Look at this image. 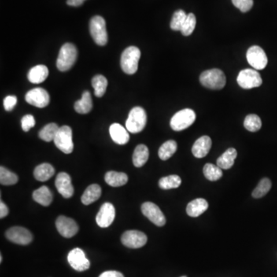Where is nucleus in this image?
<instances>
[{"instance_id": "obj_1", "label": "nucleus", "mask_w": 277, "mask_h": 277, "mask_svg": "<svg viewBox=\"0 0 277 277\" xmlns=\"http://www.w3.org/2000/svg\"><path fill=\"white\" fill-rule=\"evenodd\" d=\"M200 83L210 90H222L226 86V79L224 72L219 69H212L204 71L200 76Z\"/></svg>"}, {"instance_id": "obj_10", "label": "nucleus", "mask_w": 277, "mask_h": 277, "mask_svg": "<svg viewBox=\"0 0 277 277\" xmlns=\"http://www.w3.org/2000/svg\"><path fill=\"white\" fill-rule=\"evenodd\" d=\"M121 242L127 247L138 249L146 245L147 242V237L142 232L128 230L122 235Z\"/></svg>"}, {"instance_id": "obj_31", "label": "nucleus", "mask_w": 277, "mask_h": 277, "mask_svg": "<svg viewBox=\"0 0 277 277\" xmlns=\"http://www.w3.org/2000/svg\"><path fill=\"white\" fill-rule=\"evenodd\" d=\"M59 129L60 128L56 123H49L39 132V137L45 142H51L54 140Z\"/></svg>"}, {"instance_id": "obj_8", "label": "nucleus", "mask_w": 277, "mask_h": 277, "mask_svg": "<svg viewBox=\"0 0 277 277\" xmlns=\"http://www.w3.org/2000/svg\"><path fill=\"white\" fill-rule=\"evenodd\" d=\"M237 83L242 89L249 90L261 86L263 79L260 74L256 69H245L239 73Z\"/></svg>"}, {"instance_id": "obj_15", "label": "nucleus", "mask_w": 277, "mask_h": 277, "mask_svg": "<svg viewBox=\"0 0 277 277\" xmlns=\"http://www.w3.org/2000/svg\"><path fill=\"white\" fill-rule=\"evenodd\" d=\"M56 226L59 233L65 238H71L79 231V226L75 220L65 216H60L57 218Z\"/></svg>"}, {"instance_id": "obj_44", "label": "nucleus", "mask_w": 277, "mask_h": 277, "mask_svg": "<svg viewBox=\"0 0 277 277\" xmlns=\"http://www.w3.org/2000/svg\"><path fill=\"white\" fill-rule=\"evenodd\" d=\"M86 0H67V4L70 6H79L82 5Z\"/></svg>"}, {"instance_id": "obj_45", "label": "nucleus", "mask_w": 277, "mask_h": 277, "mask_svg": "<svg viewBox=\"0 0 277 277\" xmlns=\"http://www.w3.org/2000/svg\"><path fill=\"white\" fill-rule=\"evenodd\" d=\"M2 255H1V257H0V262L2 263Z\"/></svg>"}, {"instance_id": "obj_40", "label": "nucleus", "mask_w": 277, "mask_h": 277, "mask_svg": "<svg viewBox=\"0 0 277 277\" xmlns=\"http://www.w3.org/2000/svg\"><path fill=\"white\" fill-rule=\"evenodd\" d=\"M35 118L32 115H26L23 116L21 120L22 129L23 131H30V129L35 127Z\"/></svg>"}, {"instance_id": "obj_2", "label": "nucleus", "mask_w": 277, "mask_h": 277, "mask_svg": "<svg viewBox=\"0 0 277 277\" xmlns=\"http://www.w3.org/2000/svg\"><path fill=\"white\" fill-rule=\"evenodd\" d=\"M77 59V49L73 44H64L60 49L58 58L56 61V67L61 72H66L70 69Z\"/></svg>"}, {"instance_id": "obj_19", "label": "nucleus", "mask_w": 277, "mask_h": 277, "mask_svg": "<svg viewBox=\"0 0 277 277\" xmlns=\"http://www.w3.org/2000/svg\"><path fill=\"white\" fill-rule=\"evenodd\" d=\"M109 134L112 140L119 145H125L130 140L128 130L119 123H113L109 127Z\"/></svg>"}, {"instance_id": "obj_22", "label": "nucleus", "mask_w": 277, "mask_h": 277, "mask_svg": "<svg viewBox=\"0 0 277 277\" xmlns=\"http://www.w3.org/2000/svg\"><path fill=\"white\" fill-rule=\"evenodd\" d=\"M33 198L35 202L44 206L48 207L53 202V197L51 191L47 186H41L37 189L33 193Z\"/></svg>"}, {"instance_id": "obj_21", "label": "nucleus", "mask_w": 277, "mask_h": 277, "mask_svg": "<svg viewBox=\"0 0 277 277\" xmlns=\"http://www.w3.org/2000/svg\"><path fill=\"white\" fill-rule=\"evenodd\" d=\"M48 75H49V69L47 67L44 65H38L33 67L29 71L27 77L30 83L39 84L46 80Z\"/></svg>"}, {"instance_id": "obj_12", "label": "nucleus", "mask_w": 277, "mask_h": 277, "mask_svg": "<svg viewBox=\"0 0 277 277\" xmlns=\"http://www.w3.org/2000/svg\"><path fill=\"white\" fill-rule=\"evenodd\" d=\"M141 210L144 216L147 217L152 223L157 226H163L166 224V217L160 207L153 203H144L141 207Z\"/></svg>"}, {"instance_id": "obj_11", "label": "nucleus", "mask_w": 277, "mask_h": 277, "mask_svg": "<svg viewBox=\"0 0 277 277\" xmlns=\"http://www.w3.org/2000/svg\"><path fill=\"white\" fill-rule=\"evenodd\" d=\"M5 237L11 242L19 245H28L32 242V234L30 230L22 226H13L5 232Z\"/></svg>"}, {"instance_id": "obj_23", "label": "nucleus", "mask_w": 277, "mask_h": 277, "mask_svg": "<svg viewBox=\"0 0 277 277\" xmlns=\"http://www.w3.org/2000/svg\"><path fill=\"white\" fill-rule=\"evenodd\" d=\"M102 194L101 187L98 184H92L86 188L83 193L81 201L84 205H90L100 199Z\"/></svg>"}, {"instance_id": "obj_43", "label": "nucleus", "mask_w": 277, "mask_h": 277, "mask_svg": "<svg viewBox=\"0 0 277 277\" xmlns=\"http://www.w3.org/2000/svg\"><path fill=\"white\" fill-rule=\"evenodd\" d=\"M8 213H9V208L2 201H1L0 203V218L2 219V218L5 217L7 216Z\"/></svg>"}, {"instance_id": "obj_35", "label": "nucleus", "mask_w": 277, "mask_h": 277, "mask_svg": "<svg viewBox=\"0 0 277 277\" xmlns=\"http://www.w3.org/2000/svg\"><path fill=\"white\" fill-rule=\"evenodd\" d=\"M19 180V177L14 173L11 172L10 171L5 168V167H0V183L4 186H12L16 184Z\"/></svg>"}, {"instance_id": "obj_18", "label": "nucleus", "mask_w": 277, "mask_h": 277, "mask_svg": "<svg viewBox=\"0 0 277 277\" xmlns=\"http://www.w3.org/2000/svg\"><path fill=\"white\" fill-rule=\"evenodd\" d=\"M212 146V140L208 136H204L199 138L193 144L192 153L197 158H204L209 153Z\"/></svg>"}, {"instance_id": "obj_33", "label": "nucleus", "mask_w": 277, "mask_h": 277, "mask_svg": "<svg viewBox=\"0 0 277 277\" xmlns=\"http://www.w3.org/2000/svg\"><path fill=\"white\" fill-rule=\"evenodd\" d=\"M204 174L210 181L219 180L223 176L222 169L212 163H207L204 167Z\"/></svg>"}, {"instance_id": "obj_36", "label": "nucleus", "mask_w": 277, "mask_h": 277, "mask_svg": "<svg viewBox=\"0 0 277 277\" xmlns=\"http://www.w3.org/2000/svg\"><path fill=\"white\" fill-rule=\"evenodd\" d=\"M244 127L248 131L257 132L261 129L262 121L260 118L257 115L250 114L248 115L244 120Z\"/></svg>"}, {"instance_id": "obj_41", "label": "nucleus", "mask_w": 277, "mask_h": 277, "mask_svg": "<svg viewBox=\"0 0 277 277\" xmlns=\"http://www.w3.org/2000/svg\"><path fill=\"white\" fill-rule=\"evenodd\" d=\"M17 98L15 96H8L3 101L4 108L6 111H12L16 106Z\"/></svg>"}, {"instance_id": "obj_38", "label": "nucleus", "mask_w": 277, "mask_h": 277, "mask_svg": "<svg viewBox=\"0 0 277 277\" xmlns=\"http://www.w3.org/2000/svg\"><path fill=\"white\" fill-rule=\"evenodd\" d=\"M197 24V19L193 13H189L186 17V21L181 29L180 32L185 36H189L193 34L196 28Z\"/></svg>"}, {"instance_id": "obj_34", "label": "nucleus", "mask_w": 277, "mask_h": 277, "mask_svg": "<svg viewBox=\"0 0 277 277\" xmlns=\"http://www.w3.org/2000/svg\"><path fill=\"white\" fill-rule=\"evenodd\" d=\"M271 186H272L271 181L268 178H263L258 183L257 186L255 188L254 190L252 193V196H253V198H262L268 193V192L271 189Z\"/></svg>"}, {"instance_id": "obj_6", "label": "nucleus", "mask_w": 277, "mask_h": 277, "mask_svg": "<svg viewBox=\"0 0 277 277\" xmlns=\"http://www.w3.org/2000/svg\"><path fill=\"white\" fill-rule=\"evenodd\" d=\"M196 113L191 109H184L176 112L171 120V127L174 131H182L190 127L196 120Z\"/></svg>"}, {"instance_id": "obj_17", "label": "nucleus", "mask_w": 277, "mask_h": 277, "mask_svg": "<svg viewBox=\"0 0 277 277\" xmlns=\"http://www.w3.org/2000/svg\"><path fill=\"white\" fill-rule=\"evenodd\" d=\"M56 189L64 198H70L74 194V188L72 184L70 175L67 173L62 172L56 176L55 181Z\"/></svg>"}, {"instance_id": "obj_26", "label": "nucleus", "mask_w": 277, "mask_h": 277, "mask_svg": "<svg viewBox=\"0 0 277 277\" xmlns=\"http://www.w3.org/2000/svg\"><path fill=\"white\" fill-rule=\"evenodd\" d=\"M55 169L49 163H42L37 166L34 170V175L35 179L41 182L49 180L54 175Z\"/></svg>"}, {"instance_id": "obj_25", "label": "nucleus", "mask_w": 277, "mask_h": 277, "mask_svg": "<svg viewBox=\"0 0 277 277\" xmlns=\"http://www.w3.org/2000/svg\"><path fill=\"white\" fill-rule=\"evenodd\" d=\"M105 181L109 186L119 187L127 184L128 182V175L124 173L109 171L105 174Z\"/></svg>"}, {"instance_id": "obj_29", "label": "nucleus", "mask_w": 277, "mask_h": 277, "mask_svg": "<svg viewBox=\"0 0 277 277\" xmlns=\"http://www.w3.org/2000/svg\"><path fill=\"white\" fill-rule=\"evenodd\" d=\"M92 86L94 89V94L96 97H102L106 91L108 81L103 75H97L92 79Z\"/></svg>"}, {"instance_id": "obj_7", "label": "nucleus", "mask_w": 277, "mask_h": 277, "mask_svg": "<svg viewBox=\"0 0 277 277\" xmlns=\"http://www.w3.org/2000/svg\"><path fill=\"white\" fill-rule=\"evenodd\" d=\"M53 141L56 147L66 154H69L73 151L72 129L68 126L60 127Z\"/></svg>"}, {"instance_id": "obj_16", "label": "nucleus", "mask_w": 277, "mask_h": 277, "mask_svg": "<svg viewBox=\"0 0 277 277\" xmlns=\"http://www.w3.org/2000/svg\"><path fill=\"white\" fill-rule=\"evenodd\" d=\"M116 210L114 206L110 203H105L97 213L96 220L97 224L102 228L109 227L114 221Z\"/></svg>"}, {"instance_id": "obj_27", "label": "nucleus", "mask_w": 277, "mask_h": 277, "mask_svg": "<svg viewBox=\"0 0 277 277\" xmlns=\"http://www.w3.org/2000/svg\"><path fill=\"white\" fill-rule=\"evenodd\" d=\"M237 156V151L234 148H230L218 158L216 163L219 168L229 170L234 166Z\"/></svg>"}, {"instance_id": "obj_9", "label": "nucleus", "mask_w": 277, "mask_h": 277, "mask_svg": "<svg viewBox=\"0 0 277 277\" xmlns=\"http://www.w3.org/2000/svg\"><path fill=\"white\" fill-rule=\"evenodd\" d=\"M246 59L251 67L256 70H262L267 67L268 60L265 52L258 46H251L246 53Z\"/></svg>"}, {"instance_id": "obj_20", "label": "nucleus", "mask_w": 277, "mask_h": 277, "mask_svg": "<svg viewBox=\"0 0 277 277\" xmlns=\"http://www.w3.org/2000/svg\"><path fill=\"white\" fill-rule=\"evenodd\" d=\"M209 204L205 199L198 198L188 204L186 213L191 217H198L208 209Z\"/></svg>"}, {"instance_id": "obj_42", "label": "nucleus", "mask_w": 277, "mask_h": 277, "mask_svg": "<svg viewBox=\"0 0 277 277\" xmlns=\"http://www.w3.org/2000/svg\"><path fill=\"white\" fill-rule=\"evenodd\" d=\"M99 277H124V276L118 271L110 270V271H105V272L103 273Z\"/></svg>"}, {"instance_id": "obj_5", "label": "nucleus", "mask_w": 277, "mask_h": 277, "mask_svg": "<svg viewBox=\"0 0 277 277\" xmlns=\"http://www.w3.org/2000/svg\"><path fill=\"white\" fill-rule=\"evenodd\" d=\"M90 31L93 40L99 46H105L108 42L105 21L102 16H93L90 20Z\"/></svg>"}, {"instance_id": "obj_14", "label": "nucleus", "mask_w": 277, "mask_h": 277, "mask_svg": "<svg viewBox=\"0 0 277 277\" xmlns=\"http://www.w3.org/2000/svg\"><path fill=\"white\" fill-rule=\"evenodd\" d=\"M69 265L79 272H83L90 267V260H88L84 252L79 248H75L68 255Z\"/></svg>"}, {"instance_id": "obj_3", "label": "nucleus", "mask_w": 277, "mask_h": 277, "mask_svg": "<svg viewBox=\"0 0 277 277\" xmlns=\"http://www.w3.org/2000/svg\"><path fill=\"white\" fill-rule=\"evenodd\" d=\"M140 56V50L136 46H130L125 49L122 53L121 60H120V64L123 72L129 75L136 73L138 69V64Z\"/></svg>"}, {"instance_id": "obj_46", "label": "nucleus", "mask_w": 277, "mask_h": 277, "mask_svg": "<svg viewBox=\"0 0 277 277\" xmlns=\"http://www.w3.org/2000/svg\"></svg>"}, {"instance_id": "obj_13", "label": "nucleus", "mask_w": 277, "mask_h": 277, "mask_svg": "<svg viewBox=\"0 0 277 277\" xmlns=\"http://www.w3.org/2000/svg\"><path fill=\"white\" fill-rule=\"evenodd\" d=\"M25 98L29 104L38 108L47 106L50 101L49 93L42 88H35L30 90Z\"/></svg>"}, {"instance_id": "obj_30", "label": "nucleus", "mask_w": 277, "mask_h": 277, "mask_svg": "<svg viewBox=\"0 0 277 277\" xmlns=\"http://www.w3.org/2000/svg\"><path fill=\"white\" fill-rule=\"evenodd\" d=\"M177 150V143L174 140H168L160 146L159 149V156L162 160H167L173 156Z\"/></svg>"}, {"instance_id": "obj_32", "label": "nucleus", "mask_w": 277, "mask_h": 277, "mask_svg": "<svg viewBox=\"0 0 277 277\" xmlns=\"http://www.w3.org/2000/svg\"><path fill=\"white\" fill-rule=\"evenodd\" d=\"M180 177L177 175H171L161 178L159 181V186L163 190H171L179 187L181 185Z\"/></svg>"}, {"instance_id": "obj_28", "label": "nucleus", "mask_w": 277, "mask_h": 277, "mask_svg": "<svg viewBox=\"0 0 277 277\" xmlns=\"http://www.w3.org/2000/svg\"><path fill=\"white\" fill-rule=\"evenodd\" d=\"M149 149L143 144H140L136 147L133 155V163L136 167H142L146 164L149 159Z\"/></svg>"}, {"instance_id": "obj_37", "label": "nucleus", "mask_w": 277, "mask_h": 277, "mask_svg": "<svg viewBox=\"0 0 277 277\" xmlns=\"http://www.w3.org/2000/svg\"><path fill=\"white\" fill-rule=\"evenodd\" d=\"M187 14L182 9L175 11L173 16L171 23V28L174 31H180L182 26L186 21Z\"/></svg>"}, {"instance_id": "obj_4", "label": "nucleus", "mask_w": 277, "mask_h": 277, "mask_svg": "<svg viewBox=\"0 0 277 277\" xmlns=\"http://www.w3.org/2000/svg\"><path fill=\"white\" fill-rule=\"evenodd\" d=\"M147 116L146 111L140 106H136L131 109L128 119L126 122L127 130L132 134H138L143 130L146 125Z\"/></svg>"}, {"instance_id": "obj_24", "label": "nucleus", "mask_w": 277, "mask_h": 277, "mask_svg": "<svg viewBox=\"0 0 277 277\" xmlns=\"http://www.w3.org/2000/svg\"><path fill=\"white\" fill-rule=\"evenodd\" d=\"M74 109L75 112L80 114L89 113L93 109V100L90 92L85 91L83 93L81 100L75 103Z\"/></svg>"}, {"instance_id": "obj_39", "label": "nucleus", "mask_w": 277, "mask_h": 277, "mask_svg": "<svg viewBox=\"0 0 277 277\" xmlns=\"http://www.w3.org/2000/svg\"><path fill=\"white\" fill-rule=\"evenodd\" d=\"M232 2L242 12L250 10L253 5V0H232Z\"/></svg>"}]
</instances>
